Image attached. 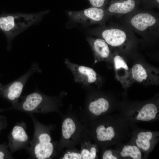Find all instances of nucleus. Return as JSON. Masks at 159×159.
Here are the masks:
<instances>
[{
  "instance_id": "nucleus-1",
  "label": "nucleus",
  "mask_w": 159,
  "mask_h": 159,
  "mask_svg": "<svg viewBox=\"0 0 159 159\" xmlns=\"http://www.w3.org/2000/svg\"><path fill=\"white\" fill-rule=\"evenodd\" d=\"M90 32L91 35L104 39L112 50L119 53L130 49L137 41L134 32L124 24L101 25L92 29Z\"/></svg>"
},
{
  "instance_id": "nucleus-2",
  "label": "nucleus",
  "mask_w": 159,
  "mask_h": 159,
  "mask_svg": "<svg viewBox=\"0 0 159 159\" xmlns=\"http://www.w3.org/2000/svg\"><path fill=\"white\" fill-rule=\"evenodd\" d=\"M123 22L124 25L146 41H153L159 37V15L150 9L138 8L125 15Z\"/></svg>"
},
{
  "instance_id": "nucleus-3",
  "label": "nucleus",
  "mask_w": 159,
  "mask_h": 159,
  "mask_svg": "<svg viewBox=\"0 0 159 159\" xmlns=\"http://www.w3.org/2000/svg\"><path fill=\"white\" fill-rule=\"evenodd\" d=\"M49 10L35 14L16 13H4L0 15V29L6 35L8 43L7 49H11V42L16 36L32 25L39 22Z\"/></svg>"
},
{
  "instance_id": "nucleus-4",
  "label": "nucleus",
  "mask_w": 159,
  "mask_h": 159,
  "mask_svg": "<svg viewBox=\"0 0 159 159\" xmlns=\"http://www.w3.org/2000/svg\"><path fill=\"white\" fill-rule=\"evenodd\" d=\"M29 115L34 124V132L32 139L26 150L32 158H49L52 155L54 150L51 137L33 114Z\"/></svg>"
},
{
  "instance_id": "nucleus-5",
  "label": "nucleus",
  "mask_w": 159,
  "mask_h": 159,
  "mask_svg": "<svg viewBox=\"0 0 159 159\" xmlns=\"http://www.w3.org/2000/svg\"><path fill=\"white\" fill-rule=\"evenodd\" d=\"M21 100L14 107L6 109H14L29 114L42 113L54 106L52 99L45 95L38 90L28 95L20 97Z\"/></svg>"
},
{
  "instance_id": "nucleus-6",
  "label": "nucleus",
  "mask_w": 159,
  "mask_h": 159,
  "mask_svg": "<svg viewBox=\"0 0 159 159\" xmlns=\"http://www.w3.org/2000/svg\"><path fill=\"white\" fill-rule=\"evenodd\" d=\"M41 72L38 64L32 63L29 69L17 79L5 85L0 83V96L11 102V107L15 106L19 102L24 86L28 79L34 73Z\"/></svg>"
},
{
  "instance_id": "nucleus-7",
  "label": "nucleus",
  "mask_w": 159,
  "mask_h": 159,
  "mask_svg": "<svg viewBox=\"0 0 159 159\" xmlns=\"http://www.w3.org/2000/svg\"><path fill=\"white\" fill-rule=\"evenodd\" d=\"M68 14L72 21L86 26L104 25L112 16L106 12L105 9L93 6L81 11H70Z\"/></svg>"
},
{
  "instance_id": "nucleus-8",
  "label": "nucleus",
  "mask_w": 159,
  "mask_h": 159,
  "mask_svg": "<svg viewBox=\"0 0 159 159\" xmlns=\"http://www.w3.org/2000/svg\"><path fill=\"white\" fill-rule=\"evenodd\" d=\"M64 63L74 76V81L85 86L93 84L99 85L102 82L101 77L92 68L77 64L66 58Z\"/></svg>"
},
{
  "instance_id": "nucleus-9",
  "label": "nucleus",
  "mask_w": 159,
  "mask_h": 159,
  "mask_svg": "<svg viewBox=\"0 0 159 159\" xmlns=\"http://www.w3.org/2000/svg\"><path fill=\"white\" fill-rule=\"evenodd\" d=\"M26 124L21 121L16 123L8 137V145L12 154L28 147L30 140L26 133Z\"/></svg>"
},
{
  "instance_id": "nucleus-10",
  "label": "nucleus",
  "mask_w": 159,
  "mask_h": 159,
  "mask_svg": "<svg viewBox=\"0 0 159 159\" xmlns=\"http://www.w3.org/2000/svg\"><path fill=\"white\" fill-rule=\"evenodd\" d=\"M132 79L137 82L148 85H158V70L153 67L141 63H137L131 69Z\"/></svg>"
},
{
  "instance_id": "nucleus-11",
  "label": "nucleus",
  "mask_w": 159,
  "mask_h": 159,
  "mask_svg": "<svg viewBox=\"0 0 159 159\" xmlns=\"http://www.w3.org/2000/svg\"><path fill=\"white\" fill-rule=\"evenodd\" d=\"M112 59L115 72V77L122 85L123 87L128 88L134 82L130 69L123 58L119 53L113 52Z\"/></svg>"
},
{
  "instance_id": "nucleus-12",
  "label": "nucleus",
  "mask_w": 159,
  "mask_h": 159,
  "mask_svg": "<svg viewBox=\"0 0 159 159\" xmlns=\"http://www.w3.org/2000/svg\"><path fill=\"white\" fill-rule=\"evenodd\" d=\"M87 40L93 52L94 64L112 59L113 52L109 46L103 39L99 37H88Z\"/></svg>"
},
{
  "instance_id": "nucleus-13",
  "label": "nucleus",
  "mask_w": 159,
  "mask_h": 159,
  "mask_svg": "<svg viewBox=\"0 0 159 159\" xmlns=\"http://www.w3.org/2000/svg\"><path fill=\"white\" fill-rule=\"evenodd\" d=\"M139 0H110L105 10L110 15H125L139 8Z\"/></svg>"
},
{
  "instance_id": "nucleus-14",
  "label": "nucleus",
  "mask_w": 159,
  "mask_h": 159,
  "mask_svg": "<svg viewBox=\"0 0 159 159\" xmlns=\"http://www.w3.org/2000/svg\"><path fill=\"white\" fill-rule=\"evenodd\" d=\"M109 106L108 101L101 97L91 102L89 105L88 108L91 112L98 115L107 111Z\"/></svg>"
},
{
  "instance_id": "nucleus-15",
  "label": "nucleus",
  "mask_w": 159,
  "mask_h": 159,
  "mask_svg": "<svg viewBox=\"0 0 159 159\" xmlns=\"http://www.w3.org/2000/svg\"><path fill=\"white\" fill-rule=\"evenodd\" d=\"M75 130L76 126L73 120L69 118L65 119L62 126V133L64 138L66 139L69 138Z\"/></svg>"
},
{
  "instance_id": "nucleus-16",
  "label": "nucleus",
  "mask_w": 159,
  "mask_h": 159,
  "mask_svg": "<svg viewBox=\"0 0 159 159\" xmlns=\"http://www.w3.org/2000/svg\"><path fill=\"white\" fill-rule=\"evenodd\" d=\"M9 149L8 143H0V159H14Z\"/></svg>"
},
{
  "instance_id": "nucleus-17",
  "label": "nucleus",
  "mask_w": 159,
  "mask_h": 159,
  "mask_svg": "<svg viewBox=\"0 0 159 159\" xmlns=\"http://www.w3.org/2000/svg\"><path fill=\"white\" fill-rule=\"evenodd\" d=\"M140 5H142L144 9L158 8L159 0H139Z\"/></svg>"
},
{
  "instance_id": "nucleus-18",
  "label": "nucleus",
  "mask_w": 159,
  "mask_h": 159,
  "mask_svg": "<svg viewBox=\"0 0 159 159\" xmlns=\"http://www.w3.org/2000/svg\"><path fill=\"white\" fill-rule=\"evenodd\" d=\"M92 6L106 9L109 0H88Z\"/></svg>"
},
{
  "instance_id": "nucleus-19",
  "label": "nucleus",
  "mask_w": 159,
  "mask_h": 159,
  "mask_svg": "<svg viewBox=\"0 0 159 159\" xmlns=\"http://www.w3.org/2000/svg\"><path fill=\"white\" fill-rule=\"evenodd\" d=\"M63 159H82L80 154L79 153L68 152L65 154Z\"/></svg>"
},
{
  "instance_id": "nucleus-20",
  "label": "nucleus",
  "mask_w": 159,
  "mask_h": 159,
  "mask_svg": "<svg viewBox=\"0 0 159 159\" xmlns=\"http://www.w3.org/2000/svg\"><path fill=\"white\" fill-rule=\"evenodd\" d=\"M7 121L6 117L3 115H0V133L2 130L5 129L7 126Z\"/></svg>"
},
{
  "instance_id": "nucleus-21",
  "label": "nucleus",
  "mask_w": 159,
  "mask_h": 159,
  "mask_svg": "<svg viewBox=\"0 0 159 159\" xmlns=\"http://www.w3.org/2000/svg\"><path fill=\"white\" fill-rule=\"evenodd\" d=\"M82 159H92L91 151L87 149H83L80 154Z\"/></svg>"
},
{
  "instance_id": "nucleus-22",
  "label": "nucleus",
  "mask_w": 159,
  "mask_h": 159,
  "mask_svg": "<svg viewBox=\"0 0 159 159\" xmlns=\"http://www.w3.org/2000/svg\"><path fill=\"white\" fill-rule=\"evenodd\" d=\"M112 152L110 150H107L105 151L104 153L103 158V159H110V158L112 155Z\"/></svg>"
},
{
  "instance_id": "nucleus-23",
  "label": "nucleus",
  "mask_w": 159,
  "mask_h": 159,
  "mask_svg": "<svg viewBox=\"0 0 159 159\" xmlns=\"http://www.w3.org/2000/svg\"><path fill=\"white\" fill-rule=\"evenodd\" d=\"M117 158L116 157L112 155L110 158V159H117Z\"/></svg>"
}]
</instances>
